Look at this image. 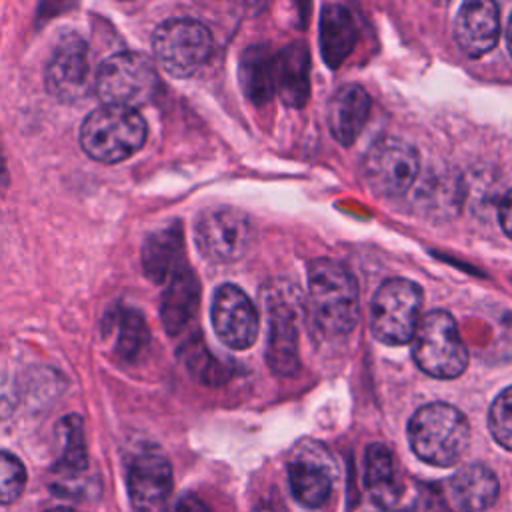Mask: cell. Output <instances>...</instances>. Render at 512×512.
Instances as JSON below:
<instances>
[{"mask_svg": "<svg viewBox=\"0 0 512 512\" xmlns=\"http://www.w3.org/2000/svg\"><path fill=\"white\" fill-rule=\"evenodd\" d=\"M370 116V96L358 84L342 86L328 104V126L342 146H352Z\"/></svg>", "mask_w": 512, "mask_h": 512, "instance_id": "17", "label": "cell"}, {"mask_svg": "<svg viewBox=\"0 0 512 512\" xmlns=\"http://www.w3.org/2000/svg\"><path fill=\"white\" fill-rule=\"evenodd\" d=\"M46 512H76L74 508H68V506H58V508H50Z\"/></svg>", "mask_w": 512, "mask_h": 512, "instance_id": "33", "label": "cell"}, {"mask_svg": "<svg viewBox=\"0 0 512 512\" xmlns=\"http://www.w3.org/2000/svg\"><path fill=\"white\" fill-rule=\"evenodd\" d=\"M212 326L232 350L250 348L260 330V320L250 298L234 284H222L212 298Z\"/></svg>", "mask_w": 512, "mask_h": 512, "instance_id": "10", "label": "cell"}, {"mask_svg": "<svg viewBox=\"0 0 512 512\" xmlns=\"http://www.w3.org/2000/svg\"><path fill=\"white\" fill-rule=\"evenodd\" d=\"M26 470L24 464L10 452L0 450V504H10L24 492Z\"/></svg>", "mask_w": 512, "mask_h": 512, "instance_id": "28", "label": "cell"}, {"mask_svg": "<svg viewBox=\"0 0 512 512\" xmlns=\"http://www.w3.org/2000/svg\"><path fill=\"white\" fill-rule=\"evenodd\" d=\"M454 34L466 56L480 58L488 54L500 36L498 6L488 0L464 2L456 14Z\"/></svg>", "mask_w": 512, "mask_h": 512, "instance_id": "16", "label": "cell"}, {"mask_svg": "<svg viewBox=\"0 0 512 512\" xmlns=\"http://www.w3.org/2000/svg\"><path fill=\"white\" fill-rule=\"evenodd\" d=\"M166 512H210V508L200 498L192 494H184L174 504H170Z\"/></svg>", "mask_w": 512, "mask_h": 512, "instance_id": "30", "label": "cell"}, {"mask_svg": "<svg viewBox=\"0 0 512 512\" xmlns=\"http://www.w3.org/2000/svg\"><path fill=\"white\" fill-rule=\"evenodd\" d=\"M266 316V362L274 374L292 376L300 366L296 314L282 296H266Z\"/></svg>", "mask_w": 512, "mask_h": 512, "instance_id": "14", "label": "cell"}, {"mask_svg": "<svg viewBox=\"0 0 512 512\" xmlns=\"http://www.w3.org/2000/svg\"><path fill=\"white\" fill-rule=\"evenodd\" d=\"M18 402V392H16V384L0 372V420L8 418Z\"/></svg>", "mask_w": 512, "mask_h": 512, "instance_id": "29", "label": "cell"}, {"mask_svg": "<svg viewBox=\"0 0 512 512\" xmlns=\"http://www.w3.org/2000/svg\"><path fill=\"white\" fill-rule=\"evenodd\" d=\"M146 122L130 108L100 106L80 126V146L104 164H114L136 154L146 142Z\"/></svg>", "mask_w": 512, "mask_h": 512, "instance_id": "3", "label": "cell"}, {"mask_svg": "<svg viewBox=\"0 0 512 512\" xmlns=\"http://www.w3.org/2000/svg\"><path fill=\"white\" fill-rule=\"evenodd\" d=\"M410 342L414 362L432 378L450 380L460 376L468 366V350L460 338L458 326L444 310L424 314Z\"/></svg>", "mask_w": 512, "mask_h": 512, "instance_id": "4", "label": "cell"}, {"mask_svg": "<svg viewBox=\"0 0 512 512\" xmlns=\"http://www.w3.org/2000/svg\"><path fill=\"white\" fill-rule=\"evenodd\" d=\"M276 92L292 108L306 104L310 94V52L304 42H292L276 56Z\"/></svg>", "mask_w": 512, "mask_h": 512, "instance_id": "21", "label": "cell"}, {"mask_svg": "<svg viewBox=\"0 0 512 512\" xmlns=\"http://www.w3.org/2000/svg\"><path fill=\"white\" fill-rule=\"evenodd\" d=\"M364 482L378 506L396 512V506L404 500V484L398 476L394 454L384 444L368 446Z\"/></svg>", "mask_w": 512, "mask_h": 512, "instance_id": "20", "label": "cell"}, {"mask_svg": "<svg viewBox=\"0 0 512 512\" xmlns=\"http://www.w3.org/2000/svg\"><path fill=\"white\" fill-rule=\"evenodd\" d=\"M184 352V362L188 366V370L202 382L206 384H222L230 378V370L226 366H222L214 356H210V352L206 350V346L202 344V340H192L190 344H186V348H182Z\"/></svg>", "mask_w": 512, "mask_h": 512, "instance_id": "25", "label": "cell"}, {"mask_svg": "<svg viewBox=\"0 0 512 512\" xmlns=\"http://www.w3.org/2000/svg\"><path fill=\"white\" fill-rule=\"evenodd\" d=\"M422 288L406 278L386 280L372 300L370 328L378 342L400 346L412 340L422 318Z\"/></svg>", "mask_w": 512, "mask_h": 512, "instance_id": "5", "label": "cell"}, {"mask_svg": "<svg viewBox=\"0 0 512 512\" xmlns=\"http://www.w3.org/2000/svg\"><path fill=\"white\" fill-rule=\"evenodd\" d=\"M358 42V26L352 12L342 4H326L320 16V54L332 70L352 54Z\"/></svg>", "mask_w": 512, "mask_h": 512, "instance_id": "19", "label": "cell"}, {"mask_svg": "<svg viewBox=\"0 0 512 512\" xmlns=\"http://www.w3.org/2000/svg\"><path fill=\"white\" fill-rule=\"evenodd\" d=\"M182 230L178 224L162 228L146 238L142 248V266L152 282L170 280L182 268Z\"/></svg>", "mask_w": 512, "mask_h": 512, "instance_id": "24", "label": "cell"}, {"mask_svg": "<svg viewBox=\"0 0 512 512\" xmlns=\"http://www.w3.org/2000/svg\"><path fill=\"white\" fill-rule=\"evenodd\" d=\"M408 440L420 460L432 466H452L470 444V424L456 406L432 402L410 418Z\"/></svg>", "mask_w": 512, "mask_h": 512, "instance_id": "2", "label": "cell"}, {"mask_svg": "<svg viewBox=\"0 0 512 512\" xmlns=\"http://www.w3.org/2000/svg\"><path fill=\"white\" fill-rule=\"evenodd\" d=\"M498 218H500V226H502L504 234L512 238V190H508L506 196L502 198L500 208H498Z\"/></svg>", "mask_w": 512, "mask_h": 512, "instance_id": "31", "label": "cell"}, {"mask_svg": "<svg viewBox=\"0 0 512 512\" xmlns=\"http://www.w3.org/2000/svg\"><path fill=\"white\" fill-rule=\"evenodd\" d=\"M308 298L318 328L328 336H346L358 322V284L348 268L330 258L308 266Z\"/></svg>", "mask_w": 512, "mask_h": 512, "instance_id": "1", "label": "cell"}, {"mask_svg": "<svg viewBox=\"0 0 512 512\" xmlns=\"http://www.w3.org/2000/svg\"><path fill=\"white\" fill-rule=\"evenodd\" d=\"M60 436H62V452L56 460L52 474L56 476L50 484L52 492L58 496H84L86 482V470H88V452H86V440H84V428L82 418L76 414L66 416L58 424Z\"/></svg>", "mask_w": 512, "mask_h": 512, "instance_id": "15", "label": "cell"}, {"mask_svg": "<svg viewBox=\"0 0 512 512\" xmlns=\"http://www.w3.org/2000/svg\"><path fill=\"white\" fill-rule=\"evenodd\" d=\"M364 178L370 190L384 198H396L410 190L420 172L416 148L400 138H382L374 142L362 162Z\"/></svg>", "mask_w": 512, "mask_h": 512, "instance_id": "9", "label": "cell"}, {"mask_svg": "<svg viewBox=\"0 0 512 512\" xmlns=\"http://www.w3.org/2000/svg\"><path fill=\"white\" fill-rule=\"evenodd\" d=\"M448 496L460 512H484L498 498V478L484 464L462 466L448 480Z\"/></svg>", "mask_w": 512, "mask_h": 512, "instance_id": "18", "label": "cell"}, {"mask_svg": "<svg viewBox=\"0 0 512 512\" xmlns=\"http://www.w3.org/2000/svg\"><path fill=\"white\" fill-rule=\"evenodd\" d=\"M194 238L204 258L216 264H230L250 250L254 242V226L238 208H208L196 220Z\"/></svg>", "mask_w": 512, "mask_h": 512, "instance_id": "7", "label": "cell"}, {"mask_svg": "<svg viewBox=\"0 0 512 512\" xmlns=\"http://www.w3.org/2000/svg\"><path fill=\"white\" fill-rule=\"evenodd\" d=\"M200 300V286L196 276L188 268H180L168 280V288L162 294L160 318L168 334H180L194 316Z\"/></svg>", "mask_w": 512, "mask_h": 512, "instance_id": "22", "label": "cell"}, {"mask_svg": "<svg viewBox=\"0 0 512 512\" xmlns=\"http://www.w3.org/2000/svg\"><path fill=\"white\" fill-rule=\"evenodd\" d=\"M288 482L300 504L308 508L322 506L332 492V458L328 450L316 440L298 444L288 462Z\"/></svg>", "mask_w": 512, "mask_h": 512, "instance_id": "11", "label": "cell"}, {"mask_svg": "<svg viewBox=\"0 0 512 512\" xmlns=\"http://www.w3.org/2000/svg\"><path fill=\"white\" fill-rule=\"evenodd\" d=\"M88 46L86 42L74 34H64L46 64V88L48 92L62 100L74 102L86 94L88 88Z\"/></svg>", "mask_w": 512, "mask_h": 512, "instance_id": "12", "label": "cell"}, {"mask_svg": "<svg viewBox=\"0 0 512 512\" xmlns=\"http://www.w3.org/2000/svg\"><path fill=\"white\" fill-rule=\"evenodd\" d=\"M118 320V340L116 350L124 358H134L142 352L148 342V328L144 318L136 310H120L116 314Z\"/></svg>", "mask_w": 512, "mask_h": 512, "instance_id": "26", "label": "cell"}, {"mask_svg": "<svg viewBox=\"0 0 512 512\" xmlns=\"http://www.w3.org/2000/svg\"><path fill=\"white\" fill-rule=\"evenodd\" d=\"M158 88L154 64L138 52H118L102 60L96 72V94L104 106L138 108Z\"/></svg>", "mask_w": 512, "mask_h": 512, "instance_id": "6", "label": "cell"}, {"mask_svg": "<svg viewBox=\"0 0 512 512\" xmlns=\"http://www.w3.org/2000/svg\"><path fill=\"white\" fill-rule=\"evenodd\" d=\"M506 46H508V52L512 56V14H510L508 24H506Z\"/></svg>", "mask_w": 512, "mask_h": 512, "instance_id": "32", "label": "cell"}, {"mask_svg": "<svg viewBox=\"0 0 512 512\" xmlns=\"http://www.w3.org/2000/svg\"><path fill=\"white\" fill-rule=\"evenodd\" d=\"M172 492V466L158 452L138 454L128 470V494L138 512H160Z\"/></svg>", "mask_w": 512, "mask_h": 512, "instance_id": "13", "label": "cell"}, {"mask_svg": "<svg viewBox=\"0 0 512 512\" xmlns=\"http://www.w3.org/2000/svg\"><path fill=\"white\" fill-rule=\"evenodd\" d=\"M488 428L494 440L512 452V386L502 390L490 406Z\"/></svg>", "mask_w": 512, "mask_h": 512, "instance_id": "27", "label": "cell"}, {"mask_svg": "<svg viewBox=\"0 0 512 512\" xmlns=\"http://www.w3.org/2000/svg\"><path fill=\"white\" fill-rule=\"evenodd\" d=\"M152 48L166 72L184 78L194 74L210 56L212 34L198 20L170 18L156 28Z\"/></svg>", "mask_w": 512, "mask_h": 512, "instance_id": "8", "label": "cell"}, {"mask_svg": "<svg viewBox=\"0 0 512 512\" xmlns=\"http://www.w3.org/2000/svg\"><path fill=\"white\" fill-rule=\"evenodd\" d=\"M240 86L246 98L258 106L272 100L276 92V58L266 44L248 46L240 56Z\"/></svg>", "mask_w": 512, "mask_h": 512, "instance_id": "23", "label": "cell"}]
</instances>
